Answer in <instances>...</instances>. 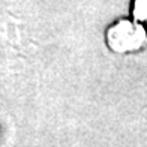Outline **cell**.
<instances>
[{
  "label": "cell",
  "instance_id": "obj_2",
  "mask_svg": "<svg viewBox=\"0 0 147 147\" xmlns=\"http://www.w3.org/2000/svg\"><path fill=\"white\" fill-rule=\"evenodd\" d=\"M132 14L137 21H147V0H134Z\"/></svg>",
  "mask_w": 147,
  "mask_h": 147
},
{
  "label": "cell",
  "instance_id": "obj_1",
  "mask_svg": "<svg viewBox=\"0 0 147 147\" xmlns=\"http://www.w3.org/2000/svg\"><path fill=\"white\" fill-rule=\"evenodd\" d=\"M107 44L119 54L134 53L147 44V32L140 23L120 20L107 30Z\"/></svg>",
  "mask_w": 147,
  "mask_h": 147
}]
</instances>
